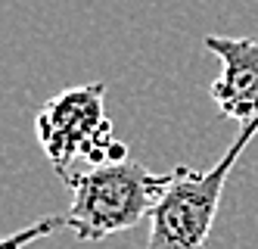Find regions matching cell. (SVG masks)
<instances>
[{"label":"cell","instance_id":"6da1fadb","mask_svg":"<svg viewBox=\"0 0 258 249\" xmlns=\"http://www.w3.org/2000/svg\"><path fill=\"white\" fill-rule=\"evenodd\" d=\"M66 184L75 196L66 212V231H72L81 243L97 246L106 237L131 231L143 218H150L168 190L171 175H156L137 159H121L81 168Z\"/></svg>","mask_w":258,"mask_h":249},{"label":"cell","instance_id":"7a4b0ae2","mask_svg":"<svg viewBox=\"0 0 258 249\" xmlns=\"http://www.w3.org/2000/svg\"><path fill=\"white\" fill-rule=\"evenodd\" d=\"M34 137L62 184L78 175L75 165L97 168L127 159V143L115 137L106 116V81L78 84L50 97L34 116Z\"/></svg>","mask_w":258,"mask_h":249},{"label":"cell","instance_id":"3957f363","mask_svg":"<svg viewBox=\"0 0 258 249\" xmlns=\"http://www.w3.org/2000/svg\"><path fill=\"white\" fill-rule=\"evenodd\" d=\"M255 137L258 122L243 125L212 168L196 171L177 165L171 171V184L150 215V249H206L227 178L233 175V165Z\"/></svg>","mask_w":258,"mask_h":249},{"label":"cell","instance_id":"277c9868","mask_svg":"<svg viewBox=\"0 0 258 249\" xmlns=\"http://www.w3.org/2000/svg\"><path fill=\"white\" fill-rule=\"evenodd\" d=\"M202 47L221 60V75L209 87L215 106L239 125L258 122V41L206 34Z\"/></svg>","mask_w":258,"mask_h":249},{"label":"cell","instance_id":"5b68a950","mask_svg":"<svg viewBox=\"0 0 258 249\" xmlns=\"http://www.w3.org/2000/svg\"><path fill=\"white\" fill-rule=\"evenodd\" d=\"M62 227H66V215H47V218H41V221H31V224H25L22 231L0 237V249H28L31 243L47 240L50 234L62 231Z\"/></svg>","mask_w":258,"mask_h":249}]
</instances>
